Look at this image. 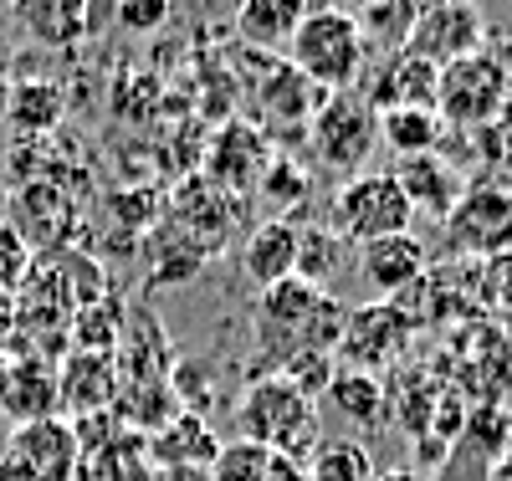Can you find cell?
Returning <instances> with one entry per match:
<instances>
[{"label":"cell","instance_id":"obj_1","mask_svg":"<svg viewBox=\"0 0 512 481\" xmlns=\"http://www.w3.org/2000/svg\"><path fill=\"white\" fill-rule=\"evenodd\" d=\"M241 441L262 446L292 466H308V456L318 451V415H313V400L297 395V389L277 374V379H256L241 400Z\"/></svg>","mask_w":512,"mask_h":481},{"label":"cell","instance_id":"obj_2","mask_svg":"<svg viewBox=\"0 0 512 481\" xmlns=\"http://www.w3.org/2000/svg\"><path fill=\"white\" fill-rule=\"evenodd\" d=\"M292 67L303 72L323 93H349L364 77V57L369 41L359 31V16L349 11H308V21L292 36Z\"/></svg>","mask_w":512,"mask_h":481},{"label":"cell","instance_id":"obj_3","mask_svg":"<svg viewBox=\"0 0 512 481\" xmlns=\"http://www.w3.org/2000/svg\"><path fill=\"white\" fill-rule=\"evenodd\" d=\"M507 103H512V72H507V62L492 57L487 47L441 67V82H436V118H446V123H456V128H482V123H492Z\"/></svg>","mask_w":512,"mask_h":481},{"label":"cell","instance_id":"obj_4","mask_svg":"<svg viewBox=\"0 0 512 481\" xmlns=\"http://www.w3.org/2000/svg\"><path fill=\"white\" fill-rule=\"evenodd\" d=\"M410 221H415V210H410L405 190L395 185V174H354L333 205V236H344L354 246L405 236Z\"/></svg>","mask_w":512,"mask_h":481},{"label":"cell","instance_id":"obj_5","mask_svg":"<svg viewBox=\"0 0 512 481\" xmlns=\"http://www.w3.org/2000/svg\"><path fill=\"white\" fill-rule=\"evenodd\" d=\"M308 128H313V154L338 174H364L379 144V113L359 93H333Z\"/></svg>","mask_w":512,"mask_h":481},{"label":"cell","instance_id":"obj_6","mask_svg":"<svg viewBox=\"0 0 512 481\" xmlns=\"http://www.w3.org/2000/svg\"><path fill=\"white\" fill-rule=\"evenodd\" d=\"M441 231H446V241L461 256H482L487 261L497 251H512V195L497 190V185L461 190V200L451 205Z\"/></svg>","mask_w":512,"mask_h":481},{"label":"cell","instance_id":"obj_7","mask_svg":"<svg viewBox=\"0 0 512 481\" xmlns=\"http://www.w3.org/2000/svg\"><path fill=\"white\" fill-rule=\"evenodd\" d=\"M400 52L431 62V67H446L456 57L482 52V11L472 6V0H436V6H425L415 16Z\"/></svg>","mask_w":512,"mask_h":481},{"label":"cell","instance_id":"obj_8","mask_svg":"<svg viewBox=\"0 0 512 481\" xmlns=\"http://www.w3.org/2000/svg\"><path fill=\"white\" fill-rule=\"evenodd\" d=\"M6 226L31 246V256H57L67 251L72 231H77V210L67 200L62 185L52 180H31V185H16L11 190V215H6Z\"/></svg>","mask_w":512,"mask_h":481},{"label":"cell","instance_id":"obj_9","mask_svg":"<svg viewBox=\"0 0 512 481\" xmlns=\"http://www.w3.org/2000/svg\"><path fill=\"white\" fill-rule=\"evenodd\" d=\"M0 415H6L11 425H31V420H52V415H62L57 359L11 354L6 379H0Z\"/></svg>","mask_w":512,"mask_h":481},{"label":"cell","instance_id":"obj_10","mask_svg":"<svg viewBox=\"0 0 512 481\" xmlns=\"http://www.w3.org/2000/svg\"><path fill=\"white\" fill-rule=\"evenodd\" d=\"M36 481H77L82 451H77V430L52 415V420H31L11 430V446H6Z\"/></svg>","mask_w":512,"mask_h":481},{"label":"cell","instance_id":"obj_11","mask_svg":"<svg viewBox=\"0 0 512 481\" xmlns=\"http://www.w3.org/2000/svg\"><path fill=\"white\" fill-rule=\"evenodd\" d=\"M344 354L354 359L349 369H374V364H390V359H400V348L410 343V318L395 308V302H374V308H364V313H354L349 323H344Z\"/></svg>","mask_w":512,"mask_h":481},{"label":"cell","instance_id":"obj_12","mask_svg":"<svg viewBox=\"0 0 512 481\" xmlns=\"http://www.w3.org/2000/svg\"><path fill=\"white\" fill-rule=\"evenodd\" d=\"M57 395L62 410L82 415H103L118 400V374H113V354H82V348H67L57 364Z\"/></svg>","mask_w":512,"mask_h":481},{"label":"cell","instance_id":"obj_13","mask_svg":"<svg viewBox=\"0 0 512 481\" xmlns=\"http://www.w3.org/2000/svg\"><path fill=\"white\" fill-rule=\"evenodd\" d=\"M359 277L379 292V302L410 292L425 277V241L405 231V236H384V241L359 246Z\"/></svg>","mask_w":512,"mask_h":481},{"label":"cell","instance_id":"obj_14","mask_svg":"<svg viewBox=\"0 0 512 481\" xmlns=\"http://www.w3.org/2000/svg\"><path fill=\"white\" fill-rule=\"evenodd\" d=\"M221 456V441L210 435V425L200 415H175L164 420L154 435H149V461L159 471H200V466H216Z\"/></svg>","mask_w":512,"mask_h":481},{"label":"cell","instance_id":"obj_15","mask_svg":"<svg viewBox=\"0 0 512 481\" xmlns=\"http://www.w3.org/2000/svg\"><path fill=\"white\" fill-rule=\"evenodd\" d=\"M395 185L405 190L410 210H415V215H431V221H446L451 205L461 200V180H456V169H451V164H441L436 154L400 159V164H395Z\"/></svg>","mask_w":512,"mask_h":481},{"label":"cell","instance_id":"obj_16","mask_svg":"<svg viewBox=\"0 0 512 481\" xmlns=\"http://www.w3.org/2000/svg\"><path fill=\"white\" fill-rule=\"evenodd\" d=\"M256 98H262V113H267V123H292V128H308L313 118H318V108L333 98V93H323V87H313L303 72H297L292 62L282 67V62H272L267 67V77H262V87H256Z\"/></svg>","mask_w":512,"mask_h":481},{"label":"cell","instance_id":"obj_17","mask_svg":"<svg viewBox=\"0 0 512 481\" xmlns=\"http://www.w3.org/2000/svg\"><path fill=\"white\" fill-rule=\"evenodd\" d=\"M241 272L256 282V287H277L287 277H297V226L292 221H267L256 226L241 246Z\"/></svg>","mask_w":512,"mask_h":481},{"label":"cell","instance_id":"obj_18","mask_svg":"<svg viewBox=\"0 0 512 481\" xmlns=\"http://www.w3.org/2000/svg\"><path fill=\"white\" fill-rule=\"evenodd\" d=\"M11 16L36 47H72L88 31V0H11Z\"/></svg>","mask_w":512,"mask_h":481},{"label":"cell","instance_id":"obj_19","mask_svg":"<svg viewBox=\"0 0 512 481\" xmlns=\"http://www.w3.org/2000/svg\"><path fill=\"white\" fill-rule=\"evenodd\" d=\"M303 21H308V0H241L236 6V31L256 52L292 47V36Z\"/></svg>","mask_w":512,"mask_h":481},{"label":"cell","instance_id":"obj_20","mask_svg":"<svg viewBox=\"0 0 512 481\" xmlns=\"http://www.w3.org/2000/svg\"><path fill=\"white\" fill-rule=\"evenodd\" d=\"M62 113H67V93H62L57 82H47V77L11 82V108H6V118H11V128H16L21 139H47V134H57Z\"/></svg>","mask_w":512,"mask_h":481},{"label":"cell","instance_id":"obj_21","mask_svg":"<svg viewBox=\"0 0 512 481\" xmlns=\"http://www.w3.org/2000/svg\"><path fill=\"white\" fill-rule=\"evenodd\" d=\"M216 180L221 185H231V190H246L251 180H262V169L272 164L267 159V144H262V134L256 128H246V123H236V128H226V134L216 139Z\"/></svg>","mask_w":512,"mask_h":481},{"label":"cell","instance_id":"obj_22","mask_svg":"<svg viewBox=\"0 0 512 481\" xmlns=\"http://www.w3.org/2000/svg\"><path fill=\"white\" fill-rule=\"evenodd\" d=\"M379 144H390L400 159L436 154V144H441V118H436L431 108H390V113H379Z\"/></svg>","mask_w":512,"mask_h":481},{"label":"cell","instance_id":"obj_23","mask_svg":"<svg viewBox=\"0 0 512 481\" xmlns=\"http://www.w3.org/2000/svg\"><path fill=\"white\" fill-rule=\"evenodd\" d=\"M303 466H292L262 446H251V441H231L221 446L216 466H210V481H292Z\"/></svg>","mask_w":512,"mask_h":481},{"label":"cell","instance_id":"obj_24","mask_svg":"<svg viewBox=\"0 0 512 481\" xmlns=\"http://www.w3.org/2000/svg\"><path fill=\"white\" fill-rule=\"evenodd\" d=\"M118 338H123V302L118 297H98L93 308L72 313V348H82V354H113Z\"/></svg>","mask_w":512,"mask_h":481},{"label":"cell","instance_id":"obj_25","mask_svg":"<svg viewBox=\"0 0 512 481\" xmlns=\"http://www.w3.org/2000/svg\"><path fill=\"white\" fill-rule=\"evenodd\" d=\"M328 400H333V410L344 415V420L369 425V420H379V410H384V389H379V379L364 374V369H338L333 384H328Z\"/></svg>","mask_w":512,"mask_h":481},{"label":"cell","instance_id":"obj_26","mask_svg":"<svg viewBox=\"0 0 512 481\" xmlns=\"http://www.w3.org/2000/svg\"><path fill=\"white\" fill-rule=\"evenodd\" d=\"M303 476L308 481H374V461L359 441H318Z\"/></svg>","mask_w":512,"mask_h":481},{"label":"cell","instance_id":"obj_27","mask_svg":"<svg viewBox=\"0 0 512 481\" xmlns=\"http://www.w3.org/2000/svg\"><path fill=\"white\" fill-rule=\"evenodd\" d=\"M477 302H482V313L512 328V251H497L477 267Z\"/></svg>","mask_w":512,"mask_h":481},{"label":"cell","instance_id":"obj_28","mask_svg":"<svg viewBox=\"0 0 512 481\" xmlns=\"http://www.w3.org/2000/svg\"><path fill=\"white\" fill-rule=\"evenodd\" d=\"M333 267H338V236L333 231H297V277L318 287Z\"/></svg>","mask_w":512,"mask_h":481},{"label":"cell","instance_id":"obj_29","mask_svg":"<svg viewBox=\"0 0 512 481\" xmlns=\"http://www.w3.org/2000/svg\"><path fill=\"white\" fill-rule=\"evenodd\" d=\"M262 190H267V200H272V205L292 210L297 200L308 195V174L297 169V164H287V159H277V164H267V169H262Z\"/></svg>","mask_w":512,"mask_h":481},{"label":"cell","instance_id":"obj_30","mask_svg":"<svg viewBox=\"0 0 512 481\" xmlns=\"http://www.w3.org/2000/svg\"><path fill=\"white\" fill-rule=\"evenodd\" d=\"M31 246L6 226V221H0V292H16L21 282H26V272H31Z\"/></svg>","mask_w":512,"mask_h":481},{"label":"cell","instance_id":"obj_31","mask_svg":"<svg viewBox=\"0 0 512 481\" xmlns=\"http://www.w3.org/2000/svg\"><path fill=\"white\" fill-rule=\"evenodd\" d=\"M477 144H482V159H487L492 169H507V174H512V103H507L492 123L477 128Z\"/></svg>","mask_w":512,"mask_h":481},{"label":"cell","instance_id":"obj_32","mask_svg":"<svg viewBox=\"0 0 512 481\" xmlns=\"http://www.w3.org/2000/svg\"><path fill=\"white\" fill-rule=\"evenodd\" d=\"M169 16V0H118V21L128 31H154Z\"/></svg>","mask_w":512,"mask_h":481},{"label":"cell","instance_id":"obj_33","mask_svg":"<svg viewBox=\"0 0 512 481\" xmlns=\"http://www.w3.org/2000/svg\"><path fill=\"white\" fill-rule=\"evenodd\" d=\"M16 338V292H0V354H11Z\"/></svg>","mask_w":512,"mask_h":481},{"label":"cell","instance_id":"obj_34","mask_svg":"<svg viewBox=\"0 0 512 481\" xmlns=\"http://www.w3.org/2000/svg\"><path fill=\"white\" fill-rule=\"evenodd\" d=\"M0 481H36V476H31V471H26V466L11 456V451H6V456H0Z\"/></svg>","mask_w":512,"mask_h":481},{"label":"cell","instance_id":"obj_35","mask_svg":"<svg viewBox=\"0 0 512 481\" xmlns=\"http://www.w3.org/2000/svg\"><path fill=\"white\" fill-rule=\"evenodd\" d=\"M487 476H492V481H512V446L492 461V471H487Z\"/></svg>","mask_w":512,"mask_h":481},{"label":"cell","instance_id":"obj_36","mask_svg":"<svg viewBox=\"0 0 512 481\" xmlns=\"http://www.w3.org/2000/svg\"><path fill=\"white\" fill-rule=\"evenodd\" d=\"M6 108H11V77L0 72V118H6Z\"/></svg>","mask_w":512,"mask_h":481},{"label":"cell","instance_id":"obj_37","mask_svg":"<svg viewBox=\"0 0 512 481\" xmlns=\"http://www.w3.org/2000/svg\"><path fill=\"white\" fill-rule=\"evenodd\" d=\"M374 481H425V476H415V471H384V476H374Z\"/></svg>","mask_w":512,"mask_h":481},{"label":"cell","instance_id":"obj_38","mask_svg":"<svg viewBox=\"0 0 512 481\" xmlns=\"http://www.w3.org/2000/svg\"><path fill=\"white\" fill-rule=\"evenodd\" d=\"M6 364H11V354H0V379H6Z\"/></svg>","mask_w":512,"mask_h":481},{"label":"cell","instance_id":"obj_39","mask_svg":"<svg viewBox=\"0 0 512 481\" xmlns=\"http://www.w3.org/2000/svg\"><path fill=\"white\" fill-rule=\"evenodd\" d=\"M354 6H364V11H369V6H379V0H354Z\"/></svg>","mask_w":512,"mask_h":481}]
</instances>
